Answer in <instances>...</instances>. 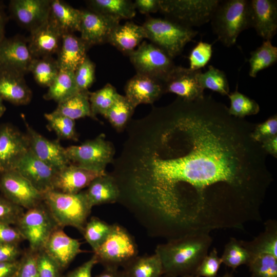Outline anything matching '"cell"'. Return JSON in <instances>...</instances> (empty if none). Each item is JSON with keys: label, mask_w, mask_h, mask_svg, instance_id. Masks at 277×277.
Masks as SVG:
<instances>
[{"label": "cell", "mask_w": 277, "mask_h": 277, "mask_svg": "<svg viewBox=\"0 0 277 277\" xmlns=\"http://www.w3.org/2000/svg\"><path fill=\"white\" fill-rule=\"evenodd\" d=\"M152 148L123 182L128 209L168 240L262 220L273 181L255 124L211 95L177 99L158 112Z\"/></svg>", "instance_id": "obj_1"}, {"label": "cell", "mask_w": 277, "mask_h": 277, "mask_svg": "<svg viewBox=\"0 0 277 277\" xmlns=\"http://www.w3.org/2000/svg\"><path fill=\"white\" fill-rule=\"evenodd\" d=\"M212 239L209 233H196L167 241L155 250L162 262L164 274L190 277L207 255Z\"/></svg>", "instance_id": "obj_2"}, {"label": "cell", "mask_w": 277, "mask_h": 277, "mask_svg": "<svg viewBox=\"0 0 277 277\" xmlns=\"http://www.w3.org/2000/svg\"><path fill=\"white\" fill-rule=\"evenodd\" d=\"M43 202L61 228L71 226L83 233L92 208L85 191L71 194L51 189L43 193Z\"/></svg>", "instance_id": "obj_3"}, {"label": "cell", "mask_w": 277, "mask_h": 277, "mask_svg": "<svg viewBox=\"0 0 277 277\" xmlns=\"http://www.w3.org/2000/svg\"><path fill=\"white\" fill-rule=\"evenodd\" d=\"M210 21L217 41L227 47L233 45L239 34L251 28L249 1H220Z\"/></svg>", "instance_id": "obj_4"}, {"label": "cell", "mask_w": 277, "mask_h": 277, "mask_svg": "<svg viewBox=\"0 0 277 277\" xmlns=\"http://www.w3.org/2000/svg\"><path fill=\"white\" fill-rule=\"evenodd\" d=\"M147 38L172 59L182 52L185 45L198 33L166 18L148 17L142 25Z\"/></svg>", "instance_id": "obj_5"}, {"label": "cell", "mask_w": 277, "mask_h": 277, "mask_svg": "<svg viewBox=\"0 0 277 277\" xmlns=\"http://www.w3.org/2000/svg\"><path fill=\"white\" fill-rule=\"evenodd\" d=\"M219 0H160V11L169 20L185 27L202 26L210 21Z\"/></svg>", "instance_id": "obj_6"}, {"label": "cell", "mask_w": 277, "mask_h": 277, "mask_svg": "<svg viewBox=\"0 0 277 277\" xmlns=\"http://www.w3.org/2000/svg\"><path fill=\"white\" fill-rule=\"evenodd\" d=\"M15 225L34 252L43 250L51 234L61 228L43 202L24 212Z\"/></svg>", "instance_id": "obj_7"}, {"label": "cell", "mask_w": 277, "mask_h": 277, "mask_svg": "<svg viewBox=\"0 0 277 277\" xmlns=\"http://www.w3.org/2000/svg\"><path fill=\"white\" fill-rule=\"evenodd\" d=\"M134 238L122 226L114 224L109 235L94 253L105 268L118 269L137 256Z\"/></svg>", "instance_id": "obj_8"}, {"label": "cell", "mask_w": 277, "mask_h": 277, "mask_svg": "<svg viewBox=\"0 0 277 277\" xmlns=\"http://www.w3.org/2000/svg\"><path fill=\"white\" fill-rule=\"evenodd\" d=\"M65 149L71 164L99 173H106L105 168L114 153L112 145L103 134L80 145Z\"/></svg>", "instance_id": "obj_9"}, {"label": "cell", "mask_w": 277, "mask_h": 277, "mask_svg": "<svg viewBox=\"0 0 277 277\" xmlns=\"http://www.w3.org/2000/svg\"><path fill=\"white\" fill-rule=\"evenodd\" d=\"M137 74L164 82L175 65L173 59L152 43L143 41L129 56Z\"/></svg>", "instance_id": "obj_10"}, {"label": "cell", "mask_w": 277, "mask_h": 277, "mask_svg": "<svg viewBox=\"0 0 277 277\" xmlns=\"http://www.w3.org/2000/svg\"><path fill=\"white\" fill-rule=\"evenodd\" d=\"M0 189L5 198L23 209L43 202V194L15 169L0 173Z\"/></svg>", "instance_id": "obj_11"}, {"label": "cell", "mask_w": 277, "mask_h": 277, "mask_svg": "<svg viewBox=\"0 0 277 277\" xmlns=\"http://www.w3.org/2000/svg\"><path fill=\"white\" fill-rule=\"evenodd\" d=\"M120 22L88 8L81 10L80 37L89 47L108 43L112 32Z\"/></svg>", "instance_id": "obj_12"}, {"label": "cell", "mask_w": 277, "mask_h": 277, "mask_svg": "<svg viewBox=\"0 0 277 277\" xmlns=\"http://www.w3.org/2000/svg\"><path fill=\"white\" fill-rule=\"evenodd\" d=\"M30 149L27 134L10 124L0 126V173L13 170Z\"/></svg>", "instance_id": "obj_13"}, {"label": "cell", "mask_w": 277, "mask_h": 277, "mask_svg": "<svg viewBox=\"0 0 277 277\" xmlns=\"http://www.w3.org/2000/svg\"><path fill=\"white\" fill-rule=\"evenodd\" d=\"M30 149L41 161L58 171L70 164L66 149L58 141L49 140L33 129L24 120Z\"/></svg>", "instance_id": "obj_14"}, {"label": "cell", "mask_w": 277, "mask_h": 277, "mask_svg": "<svg viewBox=\"0 0 277 277\" xmlns=\"http://www.w3.org/2000/svg\"><path fill=\"white\" fill-rule=\"evenodd\" d=\"M33 58L27 39L21 35L5 37L0 44V68L24 75L29 72Z\"/></svg>", "instance_id": "obj_15"}, {"label": "cell", "mask_w": 277, "mask_h": 277, "mask_svg": "<svg viewBox=\"0 0 277 277\" xmlns=\"http://www.w3.org/2000/svg\"><path fill=\"white\" fill-rule=\"evenodd\" d=\"M201 70H193L175 66L166 80L163 82L165 92L176 94L186 101L202 97L204 89L200 86L198 75Z\"/></svg>", "instance_id": "obj_16"}, {"label": "cell", "mask_w": 277, "mask_h": 277, "mask_svg": "<svg viewBox=\"0 0 277 277\" xmlns=\"http://www.w3.org/2000/svg\"><path fill=\"white\" fill-rule=\"evenodd\" d=\"M14 169L42 194L52 189L57 172L39 159L30 149L17 162Z\"/></svg>", "instance_id": "obj_17"}, {"label": "cell", "mask_w": 277, "mask_h": 277, "mask_svg": "<svg viewBox=\"0 0 277 277\" xmlns=\"http://www.w3.org/2000/svg\"><path fill=\"white\" fill-rule=\"evenodd\" d=\"M50 0H11L8 8L11 16L30 31L49 17Z\"/></svg>", "instance_id": "obj_18"}, {"label": "cell", "mask_w": 277, "mask_h": 277, "mask_svg": "<svg viewBox=\"0 0 277 277\" xmlns=\"http://www.w3.org/2000/svg\"><path fill=\"white\" fill-rule=\"evenodd\" d=\"M63 35L49 17L40 26L30 31L27 42L33 58L52 56L57 54Z\"/></svg>", "instance_id": "obj_19"}, {"label": "cell", "mask_w": 277, "mask_h": 277, "mask_svg": "<svg viewBox=\"0 0 277 277\" xmlns=\"http://www.w3.org/2000/svg\"><path fill=\"white\" fill-rule=\"evenodd\" d=\"M249 5L251 28L265 40H270L277 31V1L251 0Z\"/></svg>", "instance_id": "obj_20"}, {"label": "cell", "mask_w": 277, "mask_h": 277, "mask_svg": "<svg viewBox=\"0 0 277 277\" xmlns=\"http://www.w3.org/2000/svg\"><path fill=\"white\" fill-rule=\"evenodd\" d=\"M78 240L68 236L59 228L50 236L43 250L63 271L82 252Z\"/></svg>", "instance_id": "obj_21"}, {"label": "cell", "mask_w": 277, "mask_h": 277, "mask_svg": "<svg viewBox=\"0 0 277 277\" xmlns=\"http://www.w3.org/2000/svg\"><path fill=\"white\" fill-rule=\"evenodd\" d=\"M125 96L134 108L142 104H152L165 92L162 82L136 73L125 86Z\"/></svg>", "instance_id": "obj_22"}, {"label": "cell", "mask_w": 277, "mask_h": 277, "mask_svg": "<svg viewBox=\"0 0 277 277\" xmlns=\"http://www.w3.org/2000/svg\"><path fill=\"white\" fill-rule=\"evenodd\" d=\"M106 173H99L69 164L57 171L52 189L66 193H77L89 186L96 177Z\"/></svg>", "instance_id": "obj_23"}, {"label": "cell", "mask_w": 277, "mask_h": 277, "mask_svg": "<svg viewBox=\"0 0 277 277\" xmlns=\"http://www.w3.org/2000/svg\"><path fill=\"white\" fill-rule=\"evenodd\" d=\"M24 75L0 68V97L16 105L28 104L31 100V90L25 82Z\"/></svg>", "instance_id": "obj_24"}, {"label": "cell", "mask_w": 277, "mask_h": 277, "mask_svg": "<svg viewBox=\"0 0 277 277\" xmlns=\"http://www.w3.org/2000/svg\"><path fill=\"white\" fill-rule=\"evenodd\" d=\"M90 47L73 33L63 34L56 59L60 69L74 72L87 56Z\"/></svg>", "instance_id": "obj_25"}, {"label": "cell", "mask_w": 277, "mask_h": 277, "mask_svg": "<svg viewBox=\"0 0 277 277\" xmlns=\"http://www.w3.org/2000/svg\"><path fill=\"white\" fill-rule=\"evenodd\" d=\"M145 38H147V34L143 26L127 22L123 25L120 24L115 28L108 43L129 56Z\"/></svg>", "instance_id": "obj_26"}, {"label": "cell", "mask_w": 277, "mask_h": 277, "mask_svg": "<svg viewBox=\"0 0 277 277\" xmlns=\"http://www.w3.org/2000/svg\"><path fill=\"white\" fill-rule=\"evenodd\" d=\"M85 192L93 207L118 201L120 190L115 179L106 173L95 178L89 185Z\"/></svg>", "instance_id": "obj_27"}, {"label": "cell", "mask_w": 277, "mask_h": 277, "mask_svg": "<svg viewBox=\"0 0 277 277\" xmlns=\"http://www.w3.org/2000/svg\"><path fill=\"white\" fill-rule=\"evenodd\" d=\"M49 19L63 34L80 31L81 10L61 0H50Z\"/></svg>", "instance_id": "obj_28"}, {"label": "cell", "mask_w": 277, "mask_h": 277, "mask_svg": "<svg viewBox=\"0 0 277 277\" xmlns=\"http://www.w3.org/2000/svg\"><path fill=\"white\" fill-rule=\"evenodd\" d=\"M252 258L263 254H271L277 258V222L269 220L265 223L264 231L253 240L247 242L242 241Z\"/></svg>", "instance_id": "obj_29"}, {"label": "cell", "mask_w": 277, "mask_h": 277, "mask_svg": "<svg viewBox=\"0 0 277 277\" xmlns=\"http://www.w3.org/2000/svg\"><path fill=\"white\" fill-rule=\"evenodd\" d=\"M122 267L125 277H161L164 274L161 261L156 253L137 255Z\"/></svg>", "instance_id": "obj_30"}, {"label": "cell", "mask_w": 277, "mask_h": 277, "mask_svg": "<svg viewBox=\"0 0 277 277\" xmlns=\"http://www.w3.org/2000/svg\"><path fill=\"white\" fill-rule=\"evenodd\" d=\"M86 2L88 9L119 21L131 19L136 15V9L132 1L89 0Z\"/></svg>", "instance_id": "obj_31"}, {"label": "cell", "mask_w": 277, "mask_h": 277, "mask_svg": "<svg viewBox=\"0 0 277 277\" xmlns=\"http://www.w3.org/2000/svg\"><path fill=\"white\" fill-rule=\"evenodd\" d=\"M79 92L74 72L60 69L59 73L43 97L60 103Z\"/></svg>", "instance_id": "obj_32"}, {"label": "cell", "mask_w": 277, "mask_h": 277, "mask_svg": "<svg viewBox=\"0 0 277 277\" xmlns=\"http://www.w3.org/2000/svg\"><path fill=\"white\" fill-rule=\"evenodd\" d=\"M89 93V90L78 92L69 98L58 103L54 111L74 121L86 116L93 118Z\"/></svg>", "instance_id": "obj_33"}, {"label": "cell", "mask_w": 277, "mask_h": 277, "mask_svg": "<svg viewBox=\"0 0 277 277\" xmlns=\"http://www.w3.org/2000/svg\"><path fill=\"white\" fill-rule=\"evenodd\" d=\"M60 71L56 59L52 56L33 58L29 68L36 82L43 87H49Z\"/></svg>", "instance_id": "obj_34"}, {"label": "cell", "mask_w": 277, "mask_h": 277, "mask_svg": "<svg viewBox=\"0 0 277 277\" xmlns=\"http://www.w3.org/2000/svg\"><path fill=\"white\" fill-rule=\"evenodd\" d=\"M250 55L248 60L249 75L251 77H255L260 71L276 62L277 47L272 45L270 40H265L260 47L250 53Z\"/></svg>", "instance_id": "obj_35"}, {"label": "cell", "mask_w": 277, "mask_h": 277, "mask_svg": "<svg viewBox=\"0 0 277 277\" xmlns=\"http://www.w3.org/2000/svg\"><path fill=\"white\" fill-rule=\"evenodd\" d=\"M135 108L125 96L118 93L103 116L114 128L121 130L130 119Z\"/></svg>", "instance_id": "obj_36"}, {"label": "cell", "mask_w": 277, "mask_h": 277, "mask_svg": "<svg viewBox=\"0 0 277 277\" xmlns=\"http://www.w3.org/2000/svg\"><path fill=\"white\" fill-rule=\"evenodd\" d=\"M112 228L110 225L99 218L92 216L87 221L82 234L94 253L105 241Z\"/></svg>", "instance_id": "obj_37"}, {"label": "cell", "mask_w": 277, "mask_h": 277, "mask_svg": "<svg viewBox=\"0 0 277 277\" xmlns=\"http://www.w3.org/2000/svg\"><path fill=\"white\" fill-rule=\"evenodd\" d=\"M221 258L222 263L234 270L242 265L247 266L252 256L241 240L231 238L225 246Z\"/></svg>", "instance_id": "obj_38"}, {"label": "cell", "mask_w": 277, "mask_h": 277, "mask_svg": "<svg viewBox=\"0 0 277 277\" xmlns=\"http://www.w3.org/2000/svg\"><path fill=\"white\" fill-rule=\"evenodd\" d=\"M118 94L115 88L110 83L94 92H89V102L93 118L96 119L97 114L104 116L114 103Z\"/></svg>", "instance_id": "obj_39"}, {"label": "cell", "mask_w": 277, "mask_h": 277, "mask_svg": "<svg viewBox=\"0 0 277 277\" xmlns=\"http://www.w3.org/2000/svg\"><path fill=\"white\" fill-rule=\"evenodd\" d=\"M198 81L204 90L208 89L222 95L229 94V83L225 72L212 65L208 66L205 72L199 74Z\"/></svg>", "instance_id": "obj_40"}, {"label": "cell", "mask_w": 277, "mask_h": 277, "mask_svg": "<svg viewBox=\"0 0 277 277\" xmlns=\"http://www.w3.org/2000/svg\"><path fill=\"white\" fill-rule=\"evenodd\" d=\"M228 96L230 101L228 111L232 116L244 118L248 115H254L260 111V106L255 101L238 91L229 93Z\"/></svg>", "instance_id": "obj_41"}, {"label": "cell", "mask_w": 277, "mask_h": 277, "mask_svg": "<svg viewBox=\"0 0 277 277\" xmlns=\"http://www.w3.org/2000/svg\"><path fill=\"white\" fill-rule=\"evenodd\" d=\"M48 126L53 130L59 138L77 140L75 121L57 113L54 111L44 114Z\"/></svg>", "instance_id": "obj_42"}, {"label": "cell", "mask_w": 277, "mask_h": 277, "mask_svg": "<svg viewBox=\"0 0 277 277\" xmlns=\"http://www.w3.org/2000/svg\"><path fill=\"white\" fill-rule=\"evenodd\" d=\"M247 266L250 277H277V258L271 254L253 256Z\"/></svg>", "instance_id": "obj_43"}, {"label": "cell", "mask_w": 277, "mask_h": 277, "mask_svg": "<svg viewBox=\"0 0 277 277\" xmlns=\"http://www.w3.org/2000/svg\"><path fill=\"white\" fill-rule=\"evenodd\" d=\"M95 65L87 56L74 72L79 91H88L95 81Z\"/></svg>", "instance_id": "obj_44"}, {"label": "cell", "mask_w": 277, "mask_h": 277, "mask_svg": "<svg viewBox=\"0 0 277 277\" xmlns=\"http://www.w3.org/2000/svg\"><path fill=\"white\" fill-rule=\"evenodd\" d=\"M212 45L202 41L197 43L188 57L190 69L201 70L209 62L213 52Z\"/></svg>", "instance_id": "obj_45"}, {"label": "cell", "mask_w": 277, "mask_h": 277, "mask_svg": "<svg viewBox=\"0 0 277 277\" xmlns=\"http://www.w3.org/2000/svg\"><path fill=\"white\" fill-rule=\"evenodd\" d=\"M222 264L215 248L203 259L194 274L195 277H216Z\"/></svg>", "instance_id": "obj_46"}, {"label": "cell", "mask_w": 277, "mask_h": 277, "mask_svg": "<svg viewBox=\"0 0 277 277\" xmlns=\"http://www.w3.org/2000/svg\"><path fill=\"white\" fill-rule=\"evenodd\" d=\"M36 264L39 277H62V270L44 250L37 253Z\"/></svg>", "instance_id": "obj_47"}, {"label": "cell", "mask_w": 277, "mask_h": 277, "mask_svg": "<svg viewBox=\"0 0 277 277\" xmlns=\"http://www.w3.org/2000/svg\"><path fill=\"white\" fill-rule=\"evenodd\" d=\"M24 212L23 208L0 196V223L16 225Z\"/></svg>", "instance_id": "obj_48"}, {"label": "cell", "mask_w": 277, "mask_h": 277, "mask_svg": "<svg viewBox=\"0 0 277 277\" xmlns=\"http://www.w3.org/2000/svg\"><path fill=\"white\" fill-rule=\"evenodd\" d=\"M37 253L30 249L19 260V265L15 277H39L36 264Z\"/></svg>", "instance_id": "obj_49"}, {"label": "cell", "mask_w": 277, "mask_h": 277, "mask_svg": "<svg viewBox=\"0 0 277 277\" xmlns=\"http://www.w3.org/2000/svg\"><path fill=\"white\" fill-rule=\"evenodd\" d=\"M277 135V116L275 114L264 122L256 124L252 133V138L258 143Z\"/></svg>", "instance_id": "obj_50"}, {"label": "cell", "mask_w": 277, "mask_h": 277, "mask_svg": "<svg viewBox=\"0 0 277 277\" xmlns=\"http://www.w3.org/2000/svg\"><path fill=\"white\" fill-rule=\"evenodd\" d=\"M24 239L17 228L0 223V243H18Z\"/></svg>", "instance_id": "obj_51"}, {"label": "cell", "mask_w": 277, "mask_h": 277, "mask_svg": "<svg viewBox=\"0 0 277 277\" xmlns=\"http://www.w3.org/2000/svg\"><path fill=\"white\" fill-rule=\"evenodd\" d=\"M21 253L18 243H0V262L17 261Z\"/></svg>", "instance_id": "obj_52"}, {"label": "cell", "mask_w": 277, "mask_h": 277, "mask_svg": "<svg viewBox=\"0 0 277 277\" xmlns=\"http://www.w3.org/2000/svg\"><path fill=\"white\" fill-rule=\"evenodd\" d=\"M98 263L97 258L94 254L89 260L69 272L64 277H92V270Z\"/></svg>", "instance_id": "obj_53"}, {"label": "cell", "mask_w": 277, "mask_h": 277, "mask_svg": "<svg viewBox=\"0 0 277 277\" xmlns=\"http://www.w3.org/2000/svg\"><path fill=\"white\" fill-rule=\"evenodd\" d=\"M135 9L142 14H148L160 10V0H135L134 2Z\"/></svg>", "instance_id": "obj_54"}, {"label": "cell", "mask_w": 277, "mask_h": 277, "mask_svg": "<svg viewBox=\"0 0 277 277\" xmlns=\"http://www.w3.org/2000/svg\"><path fill=\"white\" fill-rule=\"evenodd\" d=\"M19 260L11 262H0V277H15Z\"/></svg>", "instance_id": "obj_55"}, {"label": "cell", "mask_w": 277, "mask_h": 277, "mask_svg": "<svg viewBox=\"0 0 277 277\" xmlns=\"http://www.w3.org/2000/svg\"><path fill=\"white\" fill-rule=\"evenodd\" d=\"M261 147L267 154L277 157V135L267 138L261 142Z\"/></svg>", "instance_id": "obj_56"}, {"label": "cell", "mask_w": 277, "mask_h": 277, "mask_svg": "<svg viewBox=\"0 0 277 277\" xmlns=\"http://www.w3.org/2000/svg\"><path fill=\"white\" fill-rule=\"evenodd\" d=\"M7 22V16L5 11V6L2 1H0V44L5 38V29Z\"/></svg>", "instance_id": "obj_57"}, {"label": "cell", "mask_w": 277, "mask_h": 277, "mask_svg": "<svg viewBox=\"0 0 277 277\" xmlns=\"http://www.w3.org/2000/svg\"><path fill=\"white\" fill-rule=\"evenodd\" d=\"M95 277H125L122 270L118 269L105 268L104 270Z\"/></svg>", "instance_id": "obj_58"}, {"label": "cell", "mask_w": 277, "mask_h": 277, "mask_svg": "<svg viewBox=\"0 0 277 277\" xmlns=\"http://www.w3.org/2000/svg\"><path fill=\"white\" fill-rule=\"evenodd\" d=\"M6 109V108L3 103V100L0 97V117L3 115Z\"/></svg>", "instance_id": "obj_59"}, {"label": "cell", "mask_w": 277, "mask_h": 277, "mask_svg": "<svg viewBox=\"0 0 277 277\" xmlns=\"http://www.w3.org/2000/svg\"><path fill=\"white\" fill-rule=\"evenodd\" d=\"M216 277H235V276L232 275L231 274L226 273L222 276H217Z\"/></svg>", "instance_id": "obj_60"}, {"label": "cell", "mask_w": 277, "mask_h": 277, "mask_svg": "<svg viewBox=\"0 0 277 277\" xmlns=\"http://www.w3.org/2000/svg\"><path fill=\"white\" fill-rule=\"evenodd\" d=\"M161 277H174L171 275H167V274H163ZM190 277H195L194 276H190Z\"/></svg>", "instance_id": "obj_61"}]
</instances>
